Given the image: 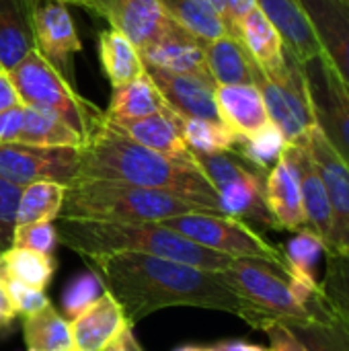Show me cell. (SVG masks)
<instances>
[{
	"mask_svg": "<svg viewBox=\"0 0 349 351\" xmlns=\"http://www.w3.org/2000/svg\"><path fill=\"white\" fill-rule=\"evenodd\" d=\"M91 261L132 327L163 308L195 306L237 315L257 329L253 308L226 284L220 271L138 253L97 255Z\"/></svg>",
	"mask_w": 349,
	"mask_h": 351,
	"instance_id": "1",
	"label": "cell"
},
{
	"mask_svg": "<svg viewBox=\"0 0 349 351\" xmlns=\"http://www.w3.org/2000/svg\"><path fill=\"white\" fill-rule=\"evenodd\" d=\"M107 179L158 189L216 214H224L218 193L202 173L197 160L185 162L154 152L123 132L107 117L97 125L86 144L80 148V177Z\"/></svg>",
	"mask_w": 349,
	"mask_h": 351,
	"instance_id": "2",
	"label": "cell"
},
{
	"mask_svg": "<svg viewBox=\"0 0 349 351\" xmlns=\"http://www.w3.org/2000/svg\"><path fill=\"white\" fill-rule=\"evenodd\" d=\"M58 241L91 259L97 255L138 253L173 259L193 267L222 271L232 257L206 249L160 222H91L58 218Z\"/></svg>",
	"mask_w": 349,
	"mask_h": 351,
	"instance_id": "3",
	"label": "cell"
},
{
	"mask_svg": "<svg viewBox=\"0 0 349 351\" xmlns=\"http://www.w3.org/2000/svg\"><path fill=\"white\" fill-rule=\"evenodd\" d=\"M208 212L177 195L107 179H76L66 187L60 218L91 222H163L167 218Z\"/></svg>",
	"mask_w": 349,
	"mask_h": 351,
	"instance_id": "4",
	"label": "cell"
},
{
	"mask_svg": "<svg viewBox=\"0 0 349 351\" xmlns=\"http://www.w3.org/2000/svg\"><path fill=\"white\" fill-rule=\"evenodd\" d=\"M220 276L253 308L259 331L272 323H282L288 327L317 323L300 302L288 271L276 263L237 257L220 271Z\"/></svg>",
	"mask_w": 349,
	"mask_h": 351,
	"instance_id": "5",
	"label": "cell"
},
{
	"mask_svg": "<svg viewBox=\"0 0 349 351\" xmlns=\"http://www.w3.org/2000/svg\"><path fill=\"white\" fill-rule=\"evenodd\" d=\"M8 74L23 105L60 115L80 134L84 144L105 117V111L82 99L74 84H70L35 47L19 60Z\"/></svg>",
	"mask_w": 349,
	"mask_h": 351,
	"instance_id": "6",
	"label": "cell"
},
{
	"mask_svg": "<svg viewBox=\"0 0 349 351\" xmlns=\"http://www.w3.org/2000/svg\"><path fill=\"white\" fill-rule=\"evenodd\" d=\"M195 160L216 189L224 214L249 226L278 230L265 204V173L253 169L234 152L195 154Z\"/></svg>",
	"mask_w": 349,
	"mask_h": 351,
	"instance_id": "7",
	"label": "cell"
},
{
	"mask_svg": "<svg viewBox=\"0 0 349 351\" xmlns=\"http://www.w3.org/2000/svg\"><path fill=\"white\" fill-rule=\"evenodd\" d=\"M253 84L259 88L269 121L280 128L288 144H304L317 125L300 62L286 49L280 70L263 72L253 62Z\"/></svg>",
	"mask_w": 349,
	"mask_h": 351,
	"instance_id": "8",
	"label": "cell"
},
{
	"mask_svg": "<svg viewBox=\"0 0 349 351\" xmlns=\"http://www.w3.org/2000/svg\"><path fill=\"white\" fill-rule=\"evenodd\" d=\"M167 228L185 237L187 241L212 249L216 253L237 257H251L276 263L286 269L282 249L267 243L253 226L239 218L216 212H189L163 220Z\"/></svg>",
	"mask_w": 349,
	"mask_h": 351,
	"instance_id": "9",
	"label": "cell"
},
{
	"mask_svg": "<svg viewBox=\"0 0 349 351\" xmlns=\"http://www.w3.org/2000/svg\"><path fill=\"white\" fill-rule=\"evenodd\" d=\"M300 66L306 78L317 128L349 165V86L323 51L300 62Z\"/></svg>",
	"mask_w": 349,
	"mask_h": 351,
	"instance_id": "10",
	"label": "cell"
},
{
	"mask_svg": "<svg viewBox=\"0 0 349 351\" xmlns=\"http://www.w3.org/2000/svg\"><path fill=\"white\" fill-rule=\"evenodd\" d=\"M0 175L19 187L35 181H56L68 187L80 177V148L0 144Z\"/></svg>",
	"mask_w": 349,
	"mask_h": 351,
	"instance_id": "11",
	"label": "cell"
},
{
	"mask_svg": "<svg viewBox=\"0 0 349 351\" xmlns=\"http://www.w3.org/2000/svg\"><path fill=\"white\" fill-rule=\"evenodd\" d=\"M33 47L74 84V56L82 51V41L68 4L58 0H27Z\"/></svg>",
	"mask_w": 349,
	"mask_h": 351,
	"instance_id": "12",
	"label": "cell"
},
{
	"mask_svg": "<svg viewBox=\"0 0 349 351\" xmlns=\"http://www.w3.org/2000/svg\"><path fill=\"white\" fill-rule=\"evenodd\" d=\"M304 144L319 169L331 206L333 239L327 253H341L349 257V165L335 152L317 125L311 130Z\"/></svg>",
	"mask_w": 349,
	"mask_h": 351,
	"instance_id": "13",
	"label": "cell"
},
{
	"mask_svg": "<svg viewBox=\"0 0 349 351\" xmlns=\"http://www.w3.org/2000/svg\"><path fill=\"white\" fill-rule=\"evenodd\" d=\"M265 204L278 230L298 232L306 228L300 175L292 144L284 148L278 162L265 175Z\"/></svg>",
	"mask_w": 349,
	"mask_h": 351,
	"instance_id": "14",
	"label": "cell"
},
{
	"mask_svg": "<svg viewBox=\"0 0 349 351\" xmlns=\"http://www.w3.org/2000/svg\"><path fill=\"white\" fill-rule=\"evenodd\" d=\"M140 56L146 68L152 70L210 76L206 66L204 41L181 29L173 19L148 45L140 49Z\"/></svg>",
	"mask_w": 349,
	"mask_h": 351,
	"instance_id": "15",
	"label": "cell"
},
{
	"mask_svg": "<svg viewBox=\"0 0 349 351\" xmlns=\"http://www.w3.org/2000/svg\"><path fill=\"white\" fill-rule=\"evenodd\" d=\"M156 88L165 97L171 111L181 117H197L220 121L216 105V82L212 76L200 74H175L165 70L146 68Z\"/></svg>",
	"mask_w": 349,
	"mask_h": 351,
	"instance_id": "16",
	"label": "cell"
},
{
	"mask_svg": "<svg viewBox=\"0 0 349 351\" xmlns=\"http://www.w3.org/2000/svg\"><path fill=\"white\" fill-rule=\"evenodd\" d=\"M321 51L349 86V6L344 0H298Z\"/></svg>",
	"mask_w": 349,
	"mask_h": 351,
	"instance_id": "17",
	"label": "cell"
},
{
	"mask_svg": "<svg viewBox=\"0 0 349 351\" xmlns=\"http://www.w3.org/2000/svg\"><path fill=\"white\" fill-rule=\"evenodd\" d=\"M99 16L123 33L138 49L148 45L171 21L163 0H99Z\"/></svg>",
	"mask_w": 349,
	"mask_h": 351,
	"instance_id": "18",
	"label": "cell"
},
{
	"mask_svg": "<svg viewBox=\"0 0 349 351\" xmlns=\"http://www.w3.org/2000/svg\"><path fill=\"white\" fill-rule=\"evenodd\" d=\"M111 121V119H109ZM119 132H123L128 138L134 142L160 152L165 156L185 160V162H195V154L187 148L179 123H177V113L167 109L160 113H152L146 117L138 119H119L111 121Z\"/></svg>",
	"mask_w": 349,
	"mask_h": 351,
	"instance_id": "19",
	"label": "cell"
},
{
	"mask_svg": "<svg viewBox=\"0 0 349 351\" xmlns=\"http://www.w3.org/2000/svg\"><path fill=\"white\" fill-rule=\"evenodd\" d=\"M68 323L74 350L78 351H101L113 337L121 333V329L130 325L119 302L107 290L88 308H84L76 319Z\"/></svg>",
	"mask_w": 349,
	"mask_h": 351,
	"instance_id": "20",
	"label": "cell"
},
{
	"mask_svg": "<svg viewBox=\"0 0 349 351\" xmlns=\"http://www.w3.org/2000/svg\"><path fill=\"white\" fill-rule=\"evenodd\" d=\"M220 121L237 136L247 138L269 121L263 97L255 84H216Z\"/></svg>",
	"mask_w": 349,
	"mask_h": 351,
	"instance_id": "21",
	"label": "cell"
},
{
	"mask_svg": "<svg viewBox=\"0 0 349 351\" xmlns=\"http://www.w3.org/2000/svg\"><path fill=\"white\" fill-rule=\"evenodd\" d=\"M296 167L300 175V191H302V208L306 216V228L323 239L327 251L331 249L333 239V216L327 197L325 183L319 175V169L306 148V144H292Z\"/></svg>",
	"mask_w": 349,
	"mask_h": 351,
	"instance_id": "22",
	"label": "cell"
},
{
	"mask_svg": "<svg viewBox=\"0 0 349 351\" xmlns=\"http://www.w3.org/2000/svg\"><path fill=\"white\" fill-rule=\"evenodd\" d=\"M257 6L276 25L286 43V49L298 62H306L321 53L313 25L298 0H257Z\"/></svg>",
	"mask_w": 349,
	"mask_h": 351,
	"instance_id": "23",
	"label": "cell"
},
{
	"mask_svg": "<svg viewBox=\"0 0 349 351\" xmlns=\"http://www.w3.org/2000/svg\"><path fill=\"white\" fill-rule=\"evenodd\" d=\"M234 39L241 41L249 58L263 72L280 70L286 62V43L276 25L263 14L259 6H255L241 19Z\"/></svg>",
	"mask_w": 349,
	"mask_h": 351,
	"instance_id": "24",
	"label": "cell"
},
{
	"mask_svg": "<svg viewBox=\"0 0 349 351\" xmlns=\"http://www.w3.org/2000/svg\"><path fill=\"white\" fill-rule=\"evenodd\" d=\"M169 105L165 101V97L160 95V90L156 88L154 80L150 78L148 70L132 80L130 84L117 86L111 90V99H109V107L105 111V117L111 121H119V119H138V117H146L152 113H160L167 111Z\"/></svg>",
	"mask_w": 349,
	"mask_h": 351,
	"instance_id": "25",
	"label": "cell"
},
{
	"mask_svg": "<svg viewBox=\"0 0 349 351\" xmlns=\"http://www.w3.org/2000/svg\"><path fill=\"white\" fill-rule=\"evenodd\" d=\"M99 60L113 88L130 84L146 72V64L140 56V49L115 29L101 31Z\"/></svg>",
	"mask_w": 349,
	"mask_h": 351,
	"instance_id": "26",
	"label": "cell"
},
{
	"mask_svg": "<svg viewBox=\"0 0 349 351\" xmlns=\"http://www.w3.org/2000/svg\"><path fill=\"white\" fill-rule=\"evenodd\" d=\"M204 53L216 84H253V60L232 35L204 43Z\"/></svg>",
	"mask_w": 349,
	"mask_h": 351,
	"instance_id": "27",
	"label": "cell"
},
{
	"mask_svg": "<svg viewBox=\"0 0 349 351\" xmlns=\"http://www.w3.org/2000/svg\"><path fill=\"white\" fill-rule=\"evenodd\" d=\"M33 49L27 0H0V66L10 70Z\"/></svg>",
	"mask_w": 349,
	"mask_h": 351,
	"instance_id": "28",
	"label": "cell"
},
{
	"mask_svg": "<svg viewBox=\"0 0 349 351\" xmlns=\"http://www.w3.org/2000/svg\"><path fill=\"white\" fill-rule=\"evenodd\" d=\"M16 142L31 144V146H70V148L84 146L80 134L72 125H68L60 115L29 105H25L23 130Z\"/></svg>",
	"mask_w": 349,
	"mask_h": 351,
	"instance_id": "29",
	"label": "cell"
},
{
	"mask_svg": "<svg viewBox=\"0 0 349 351\" xmlns=\"http://www.w3.org/2000/svg\"><path fill=\"white\" fill-rule=\"evenodd\" d=\"M23 337L27 351L74 350L70 323L51 304L31 317H23Z\"/></svg>",
	"mask_w": 349,
	"mask_h": 351,
	"instance_id": "30",
	"label": "cell"
},
{
	"mask_svg": "<svg viewBox=\"0 0 349 351\" xmlns=\"http://www.w3.org/2000/svg\"><path fill=\"white\" fill-rule=\"evenodd\" d=\"M335 327L349 343V257L325 253V274L319 282Z\"/></svg>",
	"mask_w": 349,
	"mask_h": 351,
	"instance_id": "31",
	"label": "cell"
},
{
	"mask_svg": "<svg viewBox=\"0 0 349 351\" xmlns=\"http://www.w3.org/2000/svg\"><path fill=\"white\" fill-rule=\"evenodd\" d=\"M53 271V255H43L19 247H10L0 253V278H12L29 288L43 290L51 282Z\"/></svg>",
	"mask_w": 349,
	"mask_h": 351,
	"instance_id": "32",
	"label": "cell"
},
{
	"mask_svg": "<svg viewBox=\"0 0 349 351\" xmlns=\"http://www.w3.org/2000/svg\"><path fill=\"white\" fill-rule=\"evenodd\" d=\"M66 197V185L56 181H35L21 189L16 224L53 222L60 218Z\"/></svg>",
	"mask_w": 349,
	"mask_h": 351,
	"instance_id": "33",
	"label": "cell"
},
{
	"mask_svg": "<svg viewBox=\"0 0 349 351\" xmlns=\"http://www.w3.org/2000/svg\"><path fill=\"white\" fill-rule=\"evenodd\" d=\"M167 14L187 33L208 43L228 35L224 21L197 0H163Z\"/></svg>",
	"mask_w": 349,
	"mask_h": 351,
	"instance_id": "34",
	"label": "cell"
},
{
	"mask_svg": "<svg viewBox=\"0 0 349 351\" xmlns=\"http://www.w3.org/2000/svg\"><path fill=\"white\" fill-rule=\"evenodd\" d=\"M177 123H179V130L187 148L193 154L234 152V146L239 142V138L222 121L177 115Z\"/></svg>",
	"mask_w": 349,
	"mask_h": 351,
	"instance_id": "35",
	"label": "cell"
},
{
	"mask_svg": "<svg viewBox=\"0 0 349 351\" xmlns=\"http://www.w3.org/2000/svg\"><path fill=\"white\" fill-rule=\"evenodd\" d=\"M286 146H288V142H286L284 134L280 132V128L276 123L267 121L255 134H251L247 138H239V142L234 146V154L241 156L253 169L267 175V171L278 162V158L282 156Z\"/></svg>",
	"mask_w": 349,
	"mask_h": 351,
	"instance_id": "36",
	"label": "cell"
},
{
	"mask_svg": "<svg viewBox=\"0 0 349 351\" xmlns=\"http://www.w3.org/2000/svg\"><path fill=\"white\" fill-rule=\"evenodd\" d=\"M103 292H105V284L97 271H84V274L76 276L74 280H70L62 294V304H64V313H66L68 321L76 319Z\"/></svg>",
	"mask_w": 349,
	"mask_h": 351,
	"instance_id": "37",
	"label": "cell"
},
{
	"mask_svg": "<svg viewBox=\"0 0 349 351\" xmlns=\"http://www.w3.org/2000/svg\"><path fill=\"white\" fill-rule=\"evenodd\" d=\"M302 341L306 351H349L348 339L335 327V323H311L302 327H290Z\"/></svg>",
	"mask_w": 349,
	"mask_h": 351,
	"instance_id": "38",
	"label": "cell"
},
{
	"mask_svg": "<svg viewBox=\"0 0 349 351\" xmlns=\"http://www.w3.org/2000/svg\"><path fill=\"white\" fill-rule=\"evenodd\" d=\"M58 230L53 222H31V224H16L12 234V245L19 249H31L43 255H53L58 247Z\"/></svg>",
	"mask_w": 349,
	"mask_h": 351,
	"instance_id": "39",
	"label": "cell"
},
{
	"mask_svg": "<svg viewBox=\"0 0 349 351\" xmlns=\"http://www.w3.org/2000/svg\"><path fill=\"white\" fill-rule=\"evenodd\" d=\"M21 189L23 187L10 183L8 179H4L0 175V253L10 249V245H12Z\"/></svg>",
	"mask_w": 349,
	"mask_h": 351,
	"instance_id": "40",
	"label": "cell"
},
{
	"mask_svg": "<svg viewBox=\"0 0 349 351\" xmlns=\"http://www.w3.org/2000/svg\"><path fill=\"white\" fill-rule=\"evenodd\" d=\"M8 290V296L12 300V306L16 311V315L21 317H31L35 313H39L41 308H45L49 304L47 296L43 294V290L37 288H29L12 278H0Z\"/></svg>",
	"mask_w": 349,
	"mask_h": 351,
	"instance_id": "41",
	"label": "cell"
},
{
	"mask_svg": "<svg viewBox=\"0 0 349 351\" xmlns=\"http://www.w3.org/2000/svg\"><path fill=\"white\" fill-rule=\"evenodd\" d=\"M263 333L269 337L267 351H306L302 341L296 337V333L282 323H272L263 329Z\"/></svg>",
	"mask_w": 349,
	"mask_h": 351,
	"instance_id": "42",
	"label": "cell"
},
{
	"mask_svg": "<svg viewBox=\"0 0 349 351\" xmlns=\"http://www.w3.org/2000/svg\"><path fill=\"white\" fill-rule=\"evenodd\" d=\"M23 119H25L23 103L0 113V144H10L19 140L23 130Z\"/></svg>",
	"mask_w": 349,
	"mask_h": 351,
	"instance_id": "43",
	"label": "cell"
},
{
	"mask_svg": "<svg viewBox=\"0 0 349 351\" xmlns=\"http://www.w3.org/2000/svg\"><path fill=\"white\" fill-rule=\"evenodd\" d=\"M226 2V29L234 37L241 19L257 6V0H224Z\"/></svg>",
	"mask_w": 349,
	"mask_h": 351,
	"instance_id": "44",
	"label": "cell"
},
{
	"mask_svg": "<svg viewBox=\"0 0 349 351\" xmlns=\"http://www.w3.org/2000/svg\"><path fill=\"white\" fill-rule=\"evenodd\" d=\"M21 97L14 88V82L8 74V70H0V113L10 109V107H16L21 105Z\"/></svg>",
	"mask_w": 349,
	"mask_h": 351,
	"instance_id": "45",
	"label": "cell"
},
{
	"mask_svg": "<svg viewBox=\"0 0 349 351\" xmlns=\"http://www.w3.org/2000/svg\"><path fill=\"white\" fill-rule=\"evenodd\" d=\"M14 319H16V311L12 306V300L8 296V290H6L4 282L0 280V329L8 327Z\"/></svg>",
	"mask_w": 349,
	"mask_h": 351,
	"instance_id": "46",
	"label": "cell"
},
{
	"mask_svg": "<svg viewBox=\"0 0 349 351\" xmlns=\"http://www.w3.org/2000/svg\"><path fill=\"white\" fill-rule=\"evenodd\" d=\"M214 351H267L261 346H255V343H249V341H243V339H230V341H220L216 346H212Z\"/></svg>",
	"mask_w": 349,
	"mask_h": 351,
	"instance_id": "47",
	"label": "cell"
},
{
	"mask_svg": "<svg viewBox=\"0 0 349 351\" xmlns=\"http://www.w3.org/2000/svg\"><path fill=\"white\" fill-rule=\"evenodd\" d=\"M197 2H202V4H206L208 8H212V10L224 21V25H226V2H224V0H197Z\"/></svg>",
	"mask_w": 349,
	"mask_h": 351,
	"instance_id": "48",
	"label": "cell"
},
{
	"mask_svg": "<svg viewBox=\"0 0 349 351\" xmlns=\"http://www.w3.org/2000/svg\"><path fill=\"white\" fill-rule=\"evenodd\" d=\"M58 2H64V4H74V6L86 8V10L95 12V14H97V10H99V0H58Z\"/></svg>",
	"mask_w": 349,
	"mask_h": 351,
	"instance_id": "49",
	"label": "cell"
},
{
	"mask_svg": "<svg viewBox=\"0 0 349 351\" xmlns=\"http://www.w3.org/2000/svg\"><path fill=\"white\" fill-rule=\"evenodd\" d=\"M175 351H214L212 348H202V346H183Z\"/></svg>",
	"mask_w": 349,
	"mask_h": 351,
	"instance_id": "50",
	"label": "cell"
},
{
	"mask_svg": "<svg viewBox=\"0 0 349 351\" xmlns=\"http://www.w3.org/2000/svg\"><path fill=\"white\" fill-rule=\"evenodd\" d=\"M344 2H346V4H348V6H349V0H344Z\"/></svg>",
	"mask_w": 349,
	"mask_h": 351,
	"instance_id": "51",
	"label": "cell"
},
{
	"mask_svg": "<svg viewBox=\"0 0 349 351\" xmlns=\"http://www.w3.org/2000/svg\"><path fill=\"white\" fill-rule=\"evenodd\" d=\"M0 70H4V68H2V66H0Z\"/></svg>",
	"mask_w": 349,
	"mask_h": 351,
	"instance_id": "52",
	"label": "cell"
},
{
	"mask_svg": "<svg viewBox=\"0 0 349 351\" xmlns=\"http://www.w3.org/2000/svg\"><path fill=\"white\" fill-rule=\"evenodd\" d=\"M70 351H78V350H70Z\"/></svg>",
	"mask_w": 349,
	"mask_h": 351,
	"instance_id": "53",
	"label": "cell"
},
{
	"mask_svg": "<svg viewBox=\"0 0 349 351\" xmlns=\"http://www.w3.org/2000/svg\"><path fill=\"white\" fill-rule=\"evenodd\" d=\"M97 12H99V10H97Z\"/></svg>",
	"mask_w": 349,
	"mask_h": 351,
	"instance_id": "54",
	"label": "cell"
}]
</instances>
